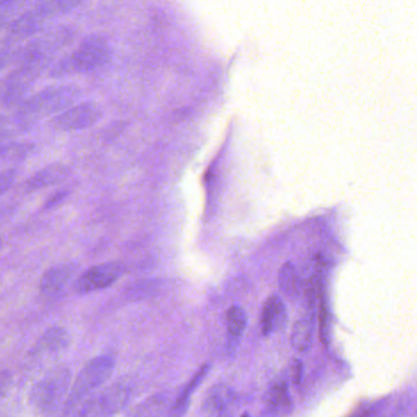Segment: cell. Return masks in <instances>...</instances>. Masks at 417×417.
Masks as SVG:
<instances>
[{"instance_id": "6da1fadb", "label": "cell", "mask_w": 417, "mask_h": 417, "mask_svg": "<svg viewBox=\"0 0 417 417\" xmlns=\"http://www.w3.org/2000/svg\"><path fill=\"white\" fill-rule=\"evenodd\" d=\"M114 371V360L111 356H100L91 360L76 378L65 400L66 410H72L91 393L101 387Z\"/></svg>"}, {"instance_id": "7a4b0ae2", "label": "cell", "mask_w": 417, "mask_h": 417, "mask_svg": "<svg viewBox=\"0 0 417 417\" xmlns=\"http://www.w3.org/2000/svg\"><path fill=\"white\" fill-rule=\"evenodd\" d=\"M70 371L68 368H56L36 384L31 393V402L40 411H54L69 395Z\"/></svg>"}, {"instance_id": "3957f363", "label": "cell", "mask_w": 417, "mask_h": 417, "mask_svg": "<svg viewBox=\"0 0 417 417\" xmlns=\"http://www.w3.org/2000/svg\"><path fill=\"white\" fill-rule=\"evenodd\" d=\"M111 48L102 36L91 35L81 42L69 58V68L77 72H91L111 61Z\"/></svg>"}, {"instance_id": "277c9868", "label": "cell", "mask_w": 417, "mask_h": 417, "mask_svg": "<svg viewBox=\"0 0 417 417\" xmlns=\"http://www.w3.org/2000/svg\"><path fill=\"white\" fill-rule=\"evenodd\" d=\"M79 96V91L74 87H58L40 92L38 95L26 101L21 107V113L25 116H48L53 113L70 109L71 104Z\"/></svg>"}, {"instance_id": "5b68a950", "label": "cell", "mask_w": 417, "mask_h": 417, "mask_svg": "<svg viewBox=\"0 0 417 417\" xmlns=\"http://www.w3.org/2000/svg\"><path fill=\"white\" fill-rule=\"evenodd\" d=\"M129 400V389L124 386H111L97 397L91 398L79 409L74 417H113Z\"/></svg>"}, {"instance_id": "8992f818", "label": "cell", "mask_w": 417, "mask_h": 417, "mask_svg": "<svg viewBox=\"0 0 417 417\" xmlns=\"http://www.w3.org/2000/svg\"><path fill=\"white\" fill-rule=\"evenodd\" d=\"M125 273V267L119 262L102 263L92 267L77 279L74 285L76 292L87 294L108 288Z\"/></svg>"}, {"instance_id": "52a82bcc", "label": "cell", "mask_w": 417, "mask_h": 417, "mask_svg": "<svg viewBox=\"0 0 417 417\" xmlns=\"http://www.w3.org/2000/svg\"><path fill=\"white\" fill-rule=\"evenodd\" d=\"M101 116V109L98 106L92 102H85L63 111L53 123L61 130H82L96 124Z\"/></svg>"}, {"instance_id": "ba28073f", "label": "cell", "mask_w": 417, "mask_h": 417, "mask_svg": "<svg viewBox=\"0 0 417 417\" xmlns=\"http://www.w3.org/2000/svg\"><path fill=\"white\" fill-rule=\"evenodd\" d=\"M202 410L206 417H231L235 410V395L229 387L214 386L207 394Z\"/></svg>"}, {"instance_id": "9c48e42d", "label": "cell", "mask_w": 417, "mask_h": 417, "mask_svg": "<svg viewBox=\"0 0 417 417\" xmlns=\"http://www.w3.org/2000/svg\"><path fill=\"white\" fill-rule=\"evenodd\" d=\"M76 272L75 265L64 263L52 267L40 279V290L47 297H58L65 290Z\"/></svg>"}, {"instance_id": "30bf717a", "label": "cell", "mask_w": 417, "mask_h": 417, "mask_svg": "<svg viewBox=\"0 0 417 417\" xmlns=\"http://www.w3.org/2000/svg\"><path fill=\"white\" fill-rule=\"evenodd\" d=\"M287 308L282 299H279L276 295L268 297L262 308V334L267 337L278 331H282L287 323Z\"/></svg>"}, {"instance_id": "8fae6325", "label": "cell", "mask_w": 417, "mask_h": 417, "mask_svg": "<svg viewBox=\"0 0 417 417\" xmlns=\"http://www.w3.org/2000/svg\"><path fill=\"white\" fill-rule=\"evenodd\" d=\"M265 407L273 417L288 416L292 412V398L285 383H276L268 389L265 397Z\"/></svg>"}, {"instance_id": "7c38bea8", "label": "cell", "mask_w": 417, "mask_h": 417, "mask_svg": "<svg viewBox=\"0 0 417 417\" xmlns=\"http://www.w3.org/2000/svg\"><path fill=\"white\" fill-rule=\"evenodd\" d=\"M69 345V334L64 328L54 327L48 329L47 332L38 339L33 349V354L37 356H51L56 354H61Z\"/></svg>"}, {"instance_id": "4fadbf2b", "label": "cell", "mask_w": 417, "mask_h": 417, "mask_svg": "<svg viewBox=\"0 0 417 417\" xmlns=\"http://www.w3.org/2000/svg\"><path fill=\"white\" fill-rule=\"evenodd\" d=\"M68 174H69V169L64 164L56 163V164L45 166L42 171H37L35 175L27 181V189L30 191H36L51 185H56L58 182L64 180Z\"/></svg>"}, {"instance_id": "5bb4252c", "label": "cell", "mask_w": 417, "mask_h": 417, "mask_svg": "<svg viewBox=\"0 0 417 417\" xmlns=\"http://www.w3.org/2000/svg\"><path fill=\"white\" fill-rule=\"evenodd\" d=\"M208 370H210V365H203V366L201 367V370L194 376V378L189 382L187 387L184 388V391L180 393V395L176 399L174 405L171 407V417H182V415L187 411V407H189V402H190L191 394L194 393V391L200 386L202 379L206 377Z\"/></svg>"}, {"instance_id": "9a60e30c", "label": "cell", "mask_w": 417, "mask_h": 417, "mask_svg": "<svg viewBox=\"0 0 417 417\" xmlns=\"http://www.w3.org/2000/svg\"><path fill=\"white\" fill-rule=\"evenodd\" d=\"M313 342V327L310 320L302 318L294 324L292 332V345L297 352L306 354Z\"/></svg>"}, {"instance_id": "2e32d148", "label": "cell", "mask_w": 417, "mask_h": 417, "mask_svg": "<svg viewBox=\"0 0 417 417\" xmlns=\"http://www.w3.org/2000/svg\"><path fill=\"white\" fill-rule=\"evenodd\" d=\"M226 322H228L229 342L234 347L240 340L242 333L246 328L247 318L244 308L237 305L231 306L226 312Z\"/></svg>"}, {"instance_id": "e0dca14e", "label": "cell", "mask_w": 417, "mask_h": 417, "mask_svg": "<svg viewBox=\"0 0 417 417\" xmlns=\"http://www.w3.org/2000/svg\"><path fill=\"white\" fill-rule=\"evenodd\" d=\"M279 287L288 297L297 299L300 295V278L292 263H285L279 272Z\"/></svg>"}, {"instance_id": "ac0fdd59", "label": "cell", "mask_w": 417, "mask_h": 417, "mask_svg": "<svg viewBox=\"0 0 417 417\" xmlns=\"http://www.w3.org/2000/svg\"><path fill=\"white\" fill-rule=\"evenodd\" d=\"M79 4L80 3H76V1H43V3L37 4V8L33 13L40 19H43L48 16L59 15L66 11H70L71 9L79 6Z\"/></svg>"}, {"instance_id": "d6986e66", "label": "cell", "mask_w": 417, "mask_h": 417, "mask_svg": "<svg viewBox=\"0 0 417 417\" xmlns=\"http://www.w3.org/2000/svg\"><path fill=\"white\" fill-rule=\"evenodd\" d=\"M16 173L14 171H4L1 174V192H4L13 185V182L15 181Z\"/></svg>"}, {"instance_id": "ffe728a7", "label": "cell", "mask_w": 417, "mask_h": 417, "mask_svg": "<svg viewBox=\"0 0 417 417\" xmlns=\"http://www.w3.org/2000/svg\"><path fill=\"white\" fill-rule=\"evenodd\" d=\"M302 363L300 360H294L292 363V379L295 384L301 382Z\"/></svg>"}, {"instance_id": "44dd1931", "label": "cell", "mask_w": 417, "mask_h": 417, "mask_svg": "<svg viewBox=\"0 0 417 417\" xmlns=\"http://www.w3.org/2000/svg\"><path fill=\"white\" fill-rule=\"evenodd\" d=\"M68 195H69V191H68V190H61V191H58L56 194L53 195V197H52L51 200L47 202V205H45V206L48 207V208H49V207L56 206V205H59L61 202H63V200L66 198Z\"/></svg>"}, {"instance_id": "7402d4cb", "label": "cell", "mask_w": 417, "mask_h": 417, "mask_svg": "<svg viewBox=\"0 0 417 417\" xmlns=\"http://www.w3.org/2000/svg\"><path fill=\"white\" fill-rule=\"evenodd\" d=\"M242 417H250L249 416V414H244Z\"/></svg>"}]
</instances>
